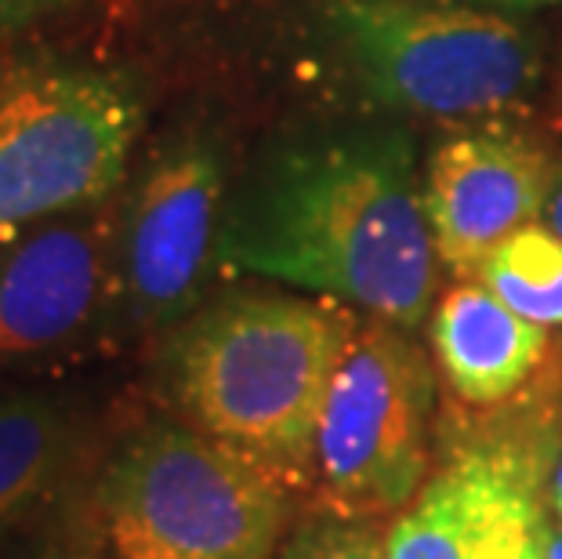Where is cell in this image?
Returning <instances> with one entry per match:
<instances>
[{
	"instance_id": "obj_18",
	"label": "cell",
	"mask_w": 562,
	"mask_h": 559,
	"mask_svg": "<svg viewBox=\"0 0 562 559\" xmlns=\"http://www.w3.org/2000/svg\"><path fill=\"white\" fill-rule=\"evenodd\" d=\"M55 4H63V0H0V19H26Z\"/></svg>"
},
{
	"instance_id": "obj_21",
	"label": "cell",
	"mask_w": 562,
	"mask_h": 559,
	"mask_svg": "<svg viewBox=\"0 0 562 559\" xmlns=\"http://www.w3.org/2000/svg\"><path fill=\"white\" fill-rule=\"evenodd\" d=\"M44 559H74V556H44Z\"/></svg>"
},
{
	"instance_id": "obj_16",
	"label": "cell",
	"mask_w": 562,
	"mask_h": 559,
	"mask_svg": "<svg viewBox=\"0 0 562 559\" xmlns=\"http://www.w3.org/2000/svg\"><path fill=\"white\" fill-rule=\"evenodd\" d=\"M544 222L562 236V160H555V171H552V189H548Z\"/></svg>"
},
{
	"instance_id": "obj_17",
	"label": "cell",
	"mask_w": 562,
	"mask_h": 559,
	"mask_svg": "<svg viewBox=\"0 0 562 559\" xmlns=\"http://www.w3.org/2000/svg\"><path fill=\"white\" fill-rule=\"evenodd\" d=\"M458 4L494 8V11H537V8H555L562 0H458Z\"/></svg>"
},
{
	"instance_id": "obj_6",
	"label": "cell",
	"mask_w": 562,
	"mask_h": 559,
	"mask_svg": "<svg viewBox=\"0 0 562 559\" xmlns=\"http://www.w3.org/2000/svg\"><path fill=\"white\" fill-rule=\"evenodd\" d=\"M138 131L135 91L110 74L52 69L0 91V241L105 204Z\"/></svg>"
},
{
	"instance_id": "obj_19",
	"label": "cell",
	"mask_w": 562,
	"mask_h": 559,
	"mask_svg": "<svg viewBox=\"0 0 562 559\" xmlns=\"http://www.w3.org/2000/svg\"><path fill=\"white\" fill-rule=\"evenodd\" d=\"M548 497H552V508L562 516V447H559L555 466H552V487H548Z\"/></svg>"
},
{
	"instance_id": "obj_15",
	"label": "cell",
	"mask_w": 562,
	"mask_h": 559,
	"mask_svg": "<svg viewBox=\"0 0 562 559\" xmlns=\"http://www.w3.org/2000/svg\"><path fill=\"white\" fill-rule=\"evenodd\" d=\"M548 491H537L522 497L519 505H512L505 516L497 519V527L486 534L475 559H544L548 534L552 523L544 513Z\"/></svg>"
},
{
	"instance_id": "obj_3",
	"label": "cell",
	"mask_w": 562,
	"mask_h": 559,
	"mask_svg": "<svg viewBox=\"0 0 562 559\" xmlns=\"http://www.w3.org/2000/svg\"><path fill=\"white\" fill-rule=\"evenodd\" d=\"M291 487L193 425L153 422L99 480V513L121 559H277Z\"/></svg>"
},
{
	"instance_id": "obj_10",
	"label": "cell",
	"mask_w": 562,
	"mask_h": 559,
	"mask_svg": "<svg viewBox=\"0 0 562 559\" xmlns=\"http://www.w3.org/2000/svg\"><path fill=\"white\" fill-rule=\"evenodd\" d=\"M555 164L516 127H472L442 138L425 164V215L439 266L475 277L501 241L544 219Z\"/></svg>"
},
{
	"instance_id": "obj_12",
	"label": "cell",
	"mask_w": 562,
	"mask_h": 559,
	"mask_svg": "<svg viewBox=\"0 0 562 559\" xmlns=\"http://www.w3.org/2000/svg\"><path fill=\"white\" fill-rule=\"evenodd\" d=\"M66 418L41 396L0 400V530L22 519L63 472Z\"/></svg>"
},
{
	"instance_id": "obj_20",
	"label": "cell",
	"mask_w": 562,
	"mask_h": 559,
	"mask_svg": "<svg viewBox=\"0 0 562 559\" xmlns=\"http://www.w3.org/2000/svg\"><path fill=\"white\" fill-rule=\"evenodd\" d=\"M544 559H562V516L552 523V534H548V549Z\"/></svg>"
},
{
	"instance_id": "obj_14",
	"label": "cell",
	"mask_w": 562,
	"mask_h": 559,
	"mask_svg": "<svg viewBox=\"0 0 562 559\" xmlns=\"http://www.w3.org/2000/svg\"><path fill=\"white\" fill-rule=\"evenodd\" d=\"M277 559H389V534L381 519H352L316 508L291 530Z\"/></svg>"
},
{
	"instance_id": "obj_1",
	"label": "cell",
	"mask_w": 562,
	"mask_h": 559,
	"mask_svg": "<svg viewBox=\"0 0 562 559\" xmlns=\"http://www.w3.org/2000/svg\"><path fill=\"white\" fill-rule=\"evenodd\" d=\"M218 261L417 331L442 266L411 135L330 124L272 146L225 208Z\"/></svg>"
},
{
	"instance_id": "obj_8",
	"label": "cell",
	"mask_w": 562,
	"mask_h": 559,
	"mask_svg": "<svg viewBox=\"0 0 562 559\" xmlns=\"http://www.w3.org/2000/svg\"><path fill=\"white\" fill-rule=\"evenodd\" d=\"M225 171L218 149L189 142L153 164L121 211L116 305L131 331H160L193 316L218 261Z\"/></svg>"
},
{
	"instance_id": "obj_11",
	"label": "cell",
	"mask_w": 562,
	"mask_h": 559,
	"mask_svg": "<svg viewBox=\"0 0 562 559\" xmlns=\"http://www.w3.org/2000/svg\"><path fill=\"white\" fill-rule=\"evenodd\" d=\"M428 338L442 382L464 407H505L541 378L552 353L548 327L522 320L480 277L439 294Z\"/></svg>"
},
{
	"instance_id": "obj_9",
	"label": "cell",
	"mask_w": 562,
	"mask_h": 559,
	"mask_svg": "<svg viewBox=\"0 0 562 559\" xmlns=\"http://www.w3.org/2000/svg\"><path fill=\"white\" fill-rule=\"evenodd\" d=\"M121 215L91 204L0 241V364L69 349L116 302Z\"/></svg>"
},
{
	"instance_id": "obj_7",
	"label": "cell",
	"mask_w": 562,
	"mask_h": 559,
	"mask_svg": "<svg viewBox=\"0 0 562 559\" xmlns=\"http://www.w3.org/2000/svg\"><path fill=\"white\" fill-rule=\"evenodd\" d=\"M562 403L530 385L505 414L475 422L389 530V559H475L497 519L552 487Z\"/></svg>"
},
{
	"instance_id": "obj_13",
	"label": "cell",
	"mask_w": 562,
	"mask_h": 559,
	"mask_svg": "<svg viewBox=\"0 0 562 559\" xmlns=\"http://www.w3.org/2000/svg\"><path fill=\"white\" fill-rule=\"evenodd\" d=\"M475 277L522 320L562 327V236L544 219L501 241Z\"/></svg>"
},
{
	"instance_id": "obj_5",
	"label": "cell",
	"mask_w": 562,
	"mask_h": 559,
	"mask_svg": "<svg viewBox=\"0 0 562 559\" xmlns=\"http://www.w3.org/2000/svg\"><path fill=\"white\" fill-rule=\"evenodd\" d=\"M436 374L414 331L367 320L345 349L316 436V508L400 516L432 472Z\"/></svg>"
},
{
	"instance_id": "obj_4",
	"label": "cell",
	"mask_w": 562,
	"mask_h": 559,
	"mask_svg": "<svg viewBox=\"0 0 562 559\" xmlns=\"http://www.w3.org/2000/svg\"><path fill=\"white\" fill-rule=\"evenodd\" d=\"M327 33L370 99L422 116L512 110L544 74L530 30L458 0H334Z\"/></svg>"
},
{
	"instance_id": "obj_2",
	"label": "cell",
	"mask_w": 562,
	"mask_h": 559,
	"mask_svg": "<svg viewBox=\"0 0 562 559\" xmlns=\"http://www.w3.org/2000/svg\"><path fill=\"white\" fill-rule=\"evenodd\" d=\"M356 327L330 299L229 294L178 327L167 389L186 425L313 491L323 403Z\"/></svg>"
}]
</instances>
